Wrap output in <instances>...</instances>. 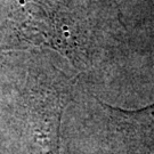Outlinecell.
Segmentation results:
<instances>
[{
    "mask_svg": "<svg viewBox=\"0 0 154 154\" xmlns=\"http://www.w3.org/2000/svg\"><path fill=\"white\" fill-rule=\"evenodd\" d=\"M110 110L116 113V116L123 119L126 123H131L137 127L138 130L142 132V136L154 138V104L135 112L114 110L112 107H110Z\"/></svg>",
    "mask_w": 154,
    "mask_h": 154,
    "instance_id": "6da1fadb",
    "label": "cell"
}]
</instances>
